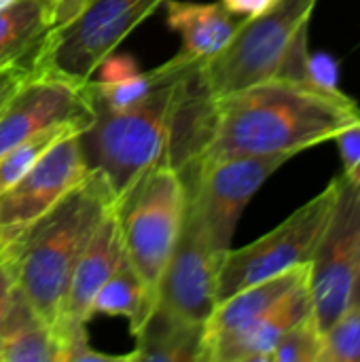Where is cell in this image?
Wrapping results in <instances>:
<instances>
[{"label":"cell","instance_id":"cell-1","mask_svg":"<svg viewBox=\"0 0 360 362\" xmlns=\"http://www.w3.org/2000/svg\"><path fill=\"white\" fill-rule=\"evenodd\" d=\"M360 121L346 93L269 78L208 102L202 144L182 170L225 157L299 155Z\"/></svg>","mask_w":360,"mask_h":362},{"label":"cell","instance_id":"cell-2","mask_svg":"<svg viewBox=\"0 0 360 362\" xmlns=\"http://www.w3.org/2000/svg\"><path fill=\"white\" fill-rule=\"evenodd\" d=\"M112 206L115 195L108 182L89 170L81 185L34 221L13 244L4 246L13 261L19 295L51 329L62 348L64 308L74 265Z\"/></svg>","mask_w":360,"mask_h":362},{"label":"cell","instance_id":"cell-3","mask_svg":"<svg viewBox=\"0 0 360 362\" xmlns=\"http://www.w3.org/2000/svg\"><path fill=\"white\" fill-rule=\"evenodd\" d=\"M199 62L178 53L163 81L136 106L125 110L95 108V119L81 134L87 168L102 174L115 202L151 165L172 159L185 123Z\"/></svg>","mask_w":360,"mask_h":362},{"label":"cell","instance_id":"cell-4","mask_svg":"<svg viewBox=\"0 0 360 362\" xmlns=\"http://www.w3.org/2000/svg\"><path fill=\"white\" fill-rule=\"evenodd\" d=\"M189 202L182 170L172 159L151 165L115 202L127 263L157 293Z\"/></svg>","mask_w":360,"mask_h":362},{"label":"cell","instance_id":"cell-5","mask_svg":"<svg viewBox=\"0 0 360 362\" xmlns=\"http://www.w3.org/2000/svg\"><path fill=\"white\" fill-rule=\"evenodd\" d=\"M318 0H276L242 19L229 45L197 66L195 83L206 102L276 76L293 38L310 25Z\"/></svg>","mask_w":360,"mask_h":362},{"label":"cell","instance_id":"cell-6","mask_svg":"<svg viewBox=\"0 0 360 362\" xmlns=\"http://www.w3.org/2000/svg\"><path fill=\"white\" fill-rule=\"evenodd\" d=\"M159 4L163 0H64V15L40 55V70L89 83L95 66Z\"/></svg>","mask_w":360,"mask_h":362},{"label":"cell","instance_id":"cell-7","mask_svg":"<svg viewBox=\"0 0 360 362\" xmlns=\"http://www.w3.org/2000/svg\"><path fill=\"white\" fill-rule=\"evenodd\" d=\"M335 204V180L286 221L242 248H229L216 278V303L312 261Z\"/></svg>","mask_w":360,"mask_h":362},{"label":"cell","instance_id":"cell-8","mask_svg":"<svg viewBox=\"0 0 360 362\" xmlns=\"http://www.w3.org/2000/svg\"><path fill=\"white\" fill-rule=\"evenodd\" d=\"M289 159H293V155L284 153L225 157L187 170V208L219 255H225L231 248L238 221L248 202Z\"/></svg>","mask_w":360,"mask_h":362},{"label":"cell","instance_id":"cell-9","mask_svg":"<svg viewBox=\"0 0 360 362\" xmlns=\"http://www.w3.org/2000/svg\"><path fill=\"white\" fill-rule=\"evenodd\" d=\"M335 204L310 261V297L314 318L325 331L350 305L352 272L360 238V182L335 176Z\"/></svg>","mask_w":360,"mask_h":362},{"label":"cell","instance_id":"cell-10","mask_svg":"<svg viewBox=\"0 0 360 362\" xmlns=\"http://www.w3.org/2000/svg\"><path fill=\"white\" fill-rule=\"evenodd\" d=\"M225 255L210 246L187 208L176 246L157 286L155 310L178 322L204 327L216 308V278Z\"/></svg>","mask_w":360,"mask_h":362},{"label":"cell","instance_id":"cell-11","mask_svg":"<svg viewBox=\"0 0 360 362\" xmlns=\"http://www.w3.org/2000/svg\"><path fill=\"white\" fill-rule=\"evenodd\" d=\"M81 134L62 138L0 195V248L13 244L34 221L87 178L89 168L83 157Z\"/></svg>","mask_w":360,"mask_h":362},{"label":"cell","instance_id":"cell-12","mask_svg":"<svg viewBox=\"0 0 360 362\" xmlns=\"http://www.w3.org/2000/svg\"><path fill=\"white\" fill-rule=\"evenodd\" d=\"M95 106L89 83L38 70L4 104L0 112V155L36 132L57 123L91 125Z\"/></svg>","mask_w":360,"mask_h":362},{"label":"cell","instance_id":"cell-13","mask_svg":"<svg viewBox=\"0 0 360 362\" xmlns=\"http://www.w3.org/2000/svg\"><path fill=\"white\" fill-rule=\"evenodd\" d=\"M310 314L314 308L306 278L259 318L214 339L204 362H269L280 337Z\"/></svg>","mask_w":360,"mask_h":362},{"label":"cell","instance_id":"cell-14","mask_svg":"<svg viewBox=\"0 0 360 362\" xmlns=\"http://www.w3.org/2000/svg\"><path fill=\"white\" fill-rule=\"evenodd\" d=\"M123 261L125 250L121 242L119 218L112 206L74 265L64 308V352L70 337L89 322L95 295Z\"/></svg>","mask_w":360,"mask_h":362},{"label":"cell","instance_id":"cell-15","mask_svg":"<svg viewBox=\"0 0 360 362\" xmlns=\"http://www.w3.org/2000/svg\"><path fill=\"white\" fill-rule=\"evenodd\" d=\"M64 15V0H15L0 8V68L38 62Z\"/></svg>","mask_w":360,"mask_h":362},{"label":"cell","instance_id":"cell-16","mask_svg":"<svg viewBox=\"0 0 360 362\" xmlns=\"http://www.w3.org/2000/svg\"><path fill=\"white\" fill-rule=\"evenodd\" d=\"M163 4L168 13V25L178 32L182 40L178 53L199 64L221 53L242 21L221 2L163 0Z\"/></svg>","mask_w":360,"mask_h":362},{"label":"cell","instance_id":"cell-17","mask_svg":"<svg viewBox=\"0 0 360 362\" xmlns=\"http://www.w3.org/2000/svg\"><path fill=\"white\" fill-rule=\"evenodd\" d=\"M308 274H310V263L299 265L291 272H284L276 278L246 286V288L238 291L236 295L219 301L202 331V362L206 361V352L214 339L259 318L278 299H282L291 288H295L299 282H303L308 278Z\"/></svg>","mask_w":360,"mask_h":362},{"label":"cell","instance_id":"cell-18","mask_svg":"<svg viewBox=\"0 0 360 362\" xmlns=\"http://www.w3.org/2000/svg\"><path fill=\"white\" fill-rule=\"evenodd\" d=\"M62 356L57 337L17 291L0 331V362H62Z\"/></svg>","mask_w":360,"mask_h":362},{"label":"cell","instance_id":"cell-19","mask_svg":"<svg viewBox=\"0 0 360 362\" xmlns=\"http://www.w3.org/2000/svg\"><path fill=\"white\" fill-rule=\"evenodd\" d=\"M202 331L178 322L155 310L136 335V350L129 352L132 361L142 362H202Z\"/></svg>","mask_w":360,"mask_h":362},{"label":"cell","instance_id":"cell-20","mask_svg":"<svg viewBox=\"0 0 360 362\" xmlns=\"http://www.w3.org/2000/svg\"><path fill=\"white\" fill-rule=\"evenodd\" d=\"M155 308H157V293L138 276V272L125 259L95 295L91 305V316L93 314L123 316L129 322L132 335L136 337L149 322Z\"/></svg>","mask_w":360,"mask_h":362},{"label":"cell","instance_id":"cell-21","mask_svg":"<svg viewBox=\"0 0 360 362\" xmlns=\"http://www.w3.org/2000/svg\"><path fill=\"white\" fill-rule=\"evenodd\" d=\"M85 129L87 125L83 123H57V125L36 132L34 136L25 138L23 142L15 144L4 155H0V195L8 191L62 138L76 134V132H85Z\"/></svg>","mask_w":360,"mask_h":362},{"label":"cell","instance_id":"cell-22","mask_svg":"<svg viewBox=\"0 0 360 362\" xmlns=\"http://www.w3.org/2000/svg\"><path fill=\"white\" fill-rule=\"evenodd\" d=\"M170 70V59L166 64H161L155 70L149 72H138L125 81L112 83V85H100L89 81L91 87V95H93V106L95 108H104V110H125L136 106L138 102H142L168 74Z\"/></svg>","mask_w":360,"mask_h":362},{"label":"cell","instance_id":"cell-23","mask_svg":"<svg viewBox=\"0 0 360 362\" xmlns=\"http://www.w3.org/2000/svg\"><path fill=\"white\" fill-rule=\"evenodd\" d=\"M325 337L314 314L289 329L274 348L269 362H323Z\"/></svg>","mask_w":360,"mask_h":362},{"label":"cell","instance_id":"cell-24","mask_svg":"<svg viewBox=\"0 0 360 362\" xmlns=\"http://www.w3.org/2000/svg\"><path fill=\"white\" fill-rule=\"evenodd\" d=\"M323 362H360V305L350 303L325 331Z\"/></svg>","mask_w":360,"mask_h":362},{"label":"cell","instance_id":"cell-25","mask_svg":"<svg viewBox=\"0 0 360 362\" xmlns=\"http://www.w3.org/2000/svg\"><path fill=\"white\" fill-rule=\"evenodd\" d=\"M308 78L310 85L325 93H344L339 89V64L329 53H310L308 62Z\"/></svg>","mask_w":360,"mask_h":362},{"label":"cell","instance_id":"cell-26","mask_svg":"<svg viewBox=\"0 0 360 362\" xmlns=\"http://www.w3.org/2000/svg\"><path fill=\"white\" fill-rule=\"evenodd\" d=\"M138 72H140V66L132 55H117L112 51L95 66L89 81L100 83V85H112V83L125 81V78H129V76H134Z\"/></svg>","mask_w":360,"mask_h":362},{"label":"cell","instance_id":"cell-27","mask_svg":"<svg viewBox=\"0 0 360 362\" xmlns=\"http://www.w3.org/2000/svg\"><path fill=\"white\" fill-rule=\"evenodd\" d=\"M333 142H337L344 174L352 180L360 182V121L342 129Z\"/></svg>","mask_w":360,"mask_h":362},{"label":"cell","instance_id":"cell-28","mask_svg":"<svg viewBox=\"0 0 360 362\" xmlns=\"http://www.w3.org/2000/svg\"><path fill=\"white\" fill-rule=\"evenodd\" d=\"M38 70H40L38 62H25V64L0 68V112L4 108V104L8 102V98Z\"/></svg>","mask_w":360,"mask_h":362},{"label":"cell","instance_id":"cell-29","mask_svg":"<svg viewBox=\"0 0 360 362\" xmlns=\"http://www.w3.org/2000/svg\"><path fill=\"white\" fill-rule=\"evenodd\" d=\"M17 286H15V274H13V261L6 248H0V331L2 322L11 310V303L15 299Z\"/></svg>","mask_w":360,"mask_h":362},{"label":"cell","instance_id":"cell-30","mask_svg":"<svg viewBox=\"0 0 360 362\" xmlns=\"http://www.w3.org/2000/svg\"><path fill=\"white\" fill-rule=\"evenodd\" d=\"M276 0H221V4L236 17L240 19H248L255 17L259 13H263L265 8H269Z\"/></svg>","mask_w":360,"mask_h":362},{"label":"cell","instance_id":"cell-31","mask_svg":"<svg viewBox=\"0 0 360 362\" xmlns=\"http://www.w3.org/2000/svg\"><path fill=\"white\" fill-rule=\"evenodd\" d=\"M350 303H359L360 305V238H359V246H356V257H354V272H352V295H350Z\"/></svg>","mask_w":360,"mask_h":362},{"label":"cell","instance_id":"cell-32","mask_svg":"<svg viewBox=\"0 0 360 362\" xmlns=\"http://www.w3.org/2000/svg\"><path fill=\"white\" fill-rule=\"evenodd\" d=\"M15 0H0V8H6L8 4H13Z\"/></svg>","mask_w":360,"mask_h":362}]
</instances>
